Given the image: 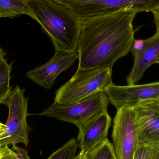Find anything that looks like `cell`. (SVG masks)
<instances>
[{
  "label": "cell",
  "mask_w": 159,
  "mask_h": 159,
  "mask_svg": "<svg viewBox=\"0 0 159 159\" xmlns=\"http://www.w3.org/2000/svg\"><path fill=\"white\" fill-rule=\"evenodd\" d=\"M140 12L127 7L81 20L77 71L107 67L127 56L135 42L134 20Z\"/></svg>",
  "instance_id": "cell-1"
},
{
  "label": "cell",
  "mask_w": 159,
  "mask_h": 159,
  "mask_svg": "<svg viewBox=\"0 0 159 159\" xmlns=\"http://www.w3.org/2000/svg\"><path fill=\"white\" fill-rule=\"evenodd\" d=\"M31 17L51 39L56 52H77L81 20L68 7L55 0H27Z\"/></svg>",
  "instance_id": "cell-2"
},
{
  "label": "cell",
  "mask_w": 159,
  "mask_h": 159,
  "mask_svg": "<svg viewBox=\"0 0 159 159\" xmlns=\"http://www.w3.org/2000/svg\"><path fill=\"white\" fill-rule=\"evenodd\" d=\"M112 69L107 67L77 71L55 93L54 102L73 104L104 92L112 84Z\"/></svg>",
  "instance_id": "cell-3"
},
{
  "label": "cell",
  "mask_w": 159,
  "mask_h": 159,
  "mask_svg": "<svg viewBox=\"0 0 159 159\" xmlns=\"http://www.w3.org/2000/svg\"><path fill=\"white\" fill-rule=\"evenodd\" d=\"M3 104L8 107L9 113L4 131L0 138V146L18 143L27 146L32 129L27 123L28 98L25 95V90L16 86Z\"/></svg>",
  "instance_id": "cell-4"
},
{
  "label": "cell",
  "mask_w": 159,
  "mask_h": 159,
  "mask_svg": "<svg viewBox=\"0 0 159 159\" xmlns=\"http://www.w3.org/2000/svg\"><path fill=\"white\" fill-rule=\"evenodd\" d=\"M108 104L103 92H100L73 104L66 105L54 102L48 108L37 115L69 122L79 128L94 116L107 112Z\"/></svg>",
  "instance_id": "cell-5"
},
{
  "label": "cell",
  "mask_w": 159,
  "mask_h": 159,
  "mask_svg": "<svg viewBox=\"0 0 159 159\" xmlns=\"http://www.w3.org/2000/svg\"><path fill=\"white\" fill-rule=\"evenodd\" d=\"M112 138L117 159H133L139 144L133 107L123 106L117 109L114 118Z\"/></svg>",
  "instance_id": "cell-6"
},
{
  "label": "cell",
  "mask_w": 159,
  "mask_h": 159,
  "mask_svg": "<svg viewBox=\"0 0 159 159\" xmlns=\"http://www.w3.org/2000/svg\"><path fill=\"white\" fill-rule=\"evenodd\" d=\"M70 8L80 20L107 14L127 7L140 12H150L159 0H55Z\"/></svg>",
  "instance_id": "cell-7"
},
{
  "label": "cell",
  "mask_w": 159,
  "mask_h": 159,
  "mask_svg": "<svg viewBox=\"0 0 159 159\" xmlns=\"http://www.w3.org/2000/svg\"><path fill=\"white\" fill-rule=\"evenodd\" d=\"M103 92L117 109L126 106L133 107L143 101L159 100V81L125 86L112 83Z\"/></svg>",
  "instance_id": "cell-8"
},
{
  "label": "cell",
  "mask_w": 159,
  "mask_h": 159,
  "mask_svg": "<svg viewBox=\"0 0 159 159\" xmlns=\"http://www.w3.org/2000/svg\"><path fill=\"white\" fill-rule=\"evenodd\" d=\"M133 107L139 143L159 142V100L143 101Z\"/></svg>",
  "instance_id": "cell-9"
},
{
  "label": "cell",
  "mask_w": 159,
  "mask_h": 159,
  "mask_svg": "<svg viewBox=\"0 0 159 159\" xmlns=\"http://www.w3.org/2000/svg\"><path fill=\"white\" fill-rule=\"evenodd\" d=\"M79 58L78 52L72 53L56 52L48 62L26 74V76L41 87L49 89L54 85L60 74L67 70Z\"/></svg>",
  "instance_id": "cell-10"
},
{
  "label": "cell",
  "mask_w": 159,
  "mask_h": 159,
  "mask_svg": "<svg viewBox=\"0 0 159 159\" xmlns=\"http://www.w3.org/2000/svg\"><path fill=\"white\" fill-rule=\"evenodd\" d=\"M111 117L104 112L94 116L79 128L77 142L80 150L88 153L107 139L111 126Z\"/></svg>",
  "instance_id": "cell-11"
},
{
  "label": "cell",
  "mask_w": 159,
  "mask_h": 159,
  "mask_svg": "<svg viewBox=\"0 0 159 159\" xmlns=\"http://www.w3.org/2000/svg\"><path fill=\"white\" fill-rule=\"evenodd\" d=\"M131 52L134 62L129 74L126 78L128 85L136 84L143 76L146 71L157 62L159 56V36L154 35L143 40L139 49L132 48Z\"/></svg>",
  "instance_id": "cell-12"
},
{
  "label": "cell",
  "mask_w": 159,
  "mask_h": 159,
  "mask_svg": "<svg viewBox=\"0 0 159 159\" xmlns=\"http://www.w3.org/2000/svg\"><path fill=\"white\" fill-rule=\"evenodd\" d=\"M24 14L31 16L27 0H0V18H13Z\"/></svg>",
  "instance_id": "cell-13"
},
{
  "label": "cell",
  "mask_w": 159,
  "mask_h": 159,
  "mask_svg": "<svg viewBox=\"0 0 159 159\" xmlns=\"http://www.w3.org/2000/svg\"><path fill=\"white\" fill-rule=\"evenodd\" d=\"M5 56V53L0 54V104L4 103L12 91L10 86L12 65L7 62Z\"/></svg>",
  "instance_id": "cell-14"
},
{
  "label": "cell",
  "mask_w": 159,
  "mask_h": 159,
  "mask_svg": "<svg viewBox=\"0 0 159 159\" xmlns=\"http://www.w3.org/2000/svg\"><path fill=\"white\" fill-rule=\"evenodd\" d=\"M86 159H117L113 144L107 139L103 143L89 151Z\"/></svg>",
  "instance_id": "cell-15"
},
{
  "label": "cell",
  "mask_w": 159,
  "mask_h": 159,
  "mask_svg": "<svg viewBox=\"0 0 159 159\" xmlns=\"http://www.w3.org/2000/svg\"><path fill=\"white\" fill-rule=\"evenodd\" d=\"M78 147L79 144L77 140L71 138L47 159H75Z\"/></svg>",
  "instance_id": "cell-16"
},
{
  "label": "cell",
  "mask_w": 159,
  "mask_h": 159,
  "mask_svg": "<svg viewBox=\"0 0 159 159\" xmlns=\"http://www.w3.org/2000/svg\"><path fill=\"white\" fill-rule=\"evenodd\" d=\"M133 159H159V142L139 143Z\"/></svg>",
  "instance_id": "cell-17"
},
{
  "label": "cell",
  "mask_w": 159,
  "mask_h": 159,
  "mask_svg": "<svg viewBox=\"0 0 159 159\" xmlns=\"http://www.w3.org/2000/svg\"><path fill=\"white\" fill-rule=\"evenodd\" d=\"M11 149L14 152L17 159H30L28 155V151L25 148L17 145H12Z\"/></svg>",
  "instance_id": "cell-18"
},
{
  "label": "cell",
  "mask_w": 159,
  "mask_h": 159,
  "mask_svg": "<svg viewBox=\"0 0 159 159\" xmlns=\"http://www.w3.org/2000/svg\"><path fill=\"white\" fill-rule=\"evenodd\" d=\"M0 159H17L11 148L8 146L1 147Z\"/></svg>",
  "instance_id": "cell-19"
},
{
  "label": "cell",
  "mask_w": 159,
  "mask_h": 159,
  "mask_svg": "<svg viewBox=\"0 0 159 159\" xmlns=\"http://www.w3.org/2000/svg\"><path fill=\"white\" fill-rule=\"evenodd\" d=\"M150 12L153 14L154 22L156 25V33L154 35L159 36V2L150 10Z\"/></svg>",
  "instance_id": "cell-20"
},
{
  "label": "cell",
  "mask_w": 159,
  "mask_h": 159,
  "mask_svg": "<svg viewBox=\"0 0 159 159\" xmlns=\"http://www.w3.org/2000/svg\"><path fill=\"white\" fill-rule=\"evenodd\" d=\"M87 153L83 150H80L78 155L76 156L75 159H86Z\"/></svg>",
  "instance_id": "cell-21"
},
{
  "label": "cell",
  "mask_w": 159,
  "mask_h": 159,
  "mask_svg": "<svg viewBox=\"0 0 159 159\" xmlns=\"http://www.w3.org/2000/svg\"><path fill=\"white\" fill-rule=\"evenodd\" d=\"M5 128V124H3V123L0 122V138L3 134Z\"/></svg>",
  "instance_id": "cell-22"
},
{
  "label": "cell",
  "mask_w": 159,
  "mask_h": 159,
  "mask_svg": "<svg viewBox=\"0 0 159 159\" xmlns=\"http://www.w3.org/2000/svg\"><path fill=\"white\" fill-rule=\"evenodd\" d=\"M2 53H5L4 52L3 50V49H2V48H0V54H2Z\"/></svg>",
  "instance_id": "cell-23"
},
{
  "label": "cell",
  "mask_w": 159,
  "mask_h": 159,
  "mask_svg": "<svg viewBox=\"0 0 159 159\" xmlns=\"http://www.w3.org/2000/svg\"><path fill=\"white\" fill-rule=\"evenodd\" d=\"M156 63H157V64H159V56L158 57L157 59V62H156Z\"/></svg>",
  "instance_id": "cell-24"
},
{
  "label": "cell",
  "mask_w": 159,
  "mask_h": 159,
  "mask_svg": "<svg viewBox=\"0 0 159 159\" xmlns=\"http://www.w3.org/2000/svg\"><path fill=\"white\" fill-rule=\"evenodd\" d=\"M1 147H0V152H1Z\"/></svg>",
  "instance_id": "cell-25"
},
{
  "label": "cell",
  "mask_w": 159,
  "mask_h": 159,
  "mask_svg": "<svg viewBox=\"0 0 159 159\" xmlns=\"http://www.w3.org/2000/svg\"><path fill=\"white\" fill-rule=\"evenodd\" d=\"M0 147H1V146H0Z\"/></svg>",
  "instance_id": "cell-26"
}]
</instances>
